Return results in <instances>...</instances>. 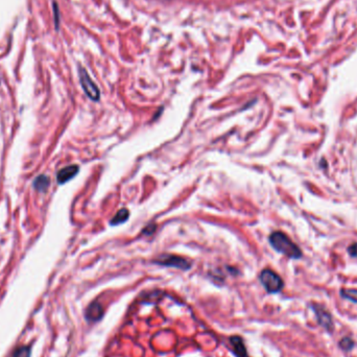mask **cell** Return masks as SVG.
<instances>
[{"instance_id":"cell-16","label":"cell","mask_w":357,"mask_h":357,"mask_svg":"<svg viewBox=\"0 0 357 357\" xmlns=\"http://www.w3.org/2000/svg\"><path fill=\"white\" fill-rule=\"evenodd\" d=\"M145 230L143 231L144 233L146 234H152L154 233V232L156 231V225H154V223H151V225H148L146 228H144Z\"/></svg>"},{"instance_id":"cell-13","label":"cell","mask_w":357,"mask_h":357,"mask_svg":"<svg viewBox=\"0 0 357 357\" xmlns=\"http://www.w3.org/2000/svg\"><path fill=\"white\" fill-rule=\"evenodd\" d=\"M29 356H30L29 347L22 346V347H19L17 350L15 351L13 357H29Z\"/></svg>"},{"instance_id":"cell-4","label":"cell","mask_w":357,"mask_h":357,"mask_svg":"<svg viewBox=\"0 0 357 357\" xmlns=\"http://www.w3.org/2000/svg\"><path fill=\"white\" fill-rule=\"evenodd\" d=\"M79 77H80L82 88L85 91L86 95L94 102L99 101L101 92H99L98 87L95 85V82L92 81V79L90 78L87 70L85 68H82V66H80L79 67Z\"/></svg>"},{"instance_id":"cell-7","label":"cell","mask_w":357,"mask_h":357,"mask_svg":"<svg viewBox=\"0 0 357 357\" xmlns=\"http://www.w3.org/2000/svg\"><path fill=\"white\" fill-rule=\"evenodd\" d=\"M230 344H231L232 351H233V353L235 354L236 357H248L245 342L242 337L238 335L231 336Z\"/></svg>"},{"instance_id":"cell-11","label":"cell","mask_w":357,"mask_h":357,"mask_svg":"<svg viewBox=\"0 0 357 357\" xmlns=\"http://www.w3.org/2000/svg\"><path fill=\"white\" fill-rule=\"evenodd\" d=\"M338 347H339L340 349H342L343 351H345V352H349V351H351L352 349L355 347V342H354V340H353L351 337L345 336V337H343L342 339L339 340Z\"/></svg>"},{"instance_id":"cell-1","label":"cell","mask_w":357,"mask_h":357,"mask_svg":"<svg viewBox=\"0 0 357 357\" xmlns=\"http://www.w3.org/2000/svg\"><path fill=\"white\" fill-rule=\"evenodd\" d=\"M270 244L277 252L289 257V258L299 259L302 257V251L300 250V247L282 232L277 231L272 233L270 236Z\"/></svg>"},{"instance_id":"cell-9","label":"cell","mask_w":357,"mask_h":357,"mask_svg":"<svg viewBox=\"0 0 357 357\" xmlns=\"http://www.w3.org/2000/svg\"><path fill=\"white\" fill-rule=\"evenodd\" d=\"M129 218H130L129 210L123 208L115 214V217L111 220L110 223L112 226H118V225H120V223L126 222Z\"/></svg>"},{"instance_id":"cell-5","label":"cell","mask_w":357,"mask_h":357,"mask_svg":"<svg viewBox=\"0 0 357 357\" xmlns=\"http://www.w3.org/2000/svg\"><path fill=\"white\" fill-rule=\"evenodd\" d=\"M310 308L314 312L315 317H317L319 325H321L328 332L333 331V329H334L333 320H332V315L326 308H324L322 305H320L318 303H311Z\"/></svg>"},{"instance_id":"cell-6","label":"cell","mask_w":357,"mask_h":357,"mask_svg":"<svg viewBox=\"0 0 357 357\" xmlns=\"http://www.w3.org/2000/svg\"><path fill=\"white\" fill-rule=\"evenodd\" d=\"M104 308L98 302H92L86 309V319L90 323L98 322L103 318Z\"/></svg>"},{"instance_id":"cell-10","label":"cell","mask_w":357,"mask_h":357,"mask_svg":"<svg viewBox=\"0 0 357 357\" xmlns=\"http://www.w3.org/2000/svg\"><path fill=\"white\" fill-rule=\"evenodd\" d=\"M49 179L46 176H40L36 179L34 186L38 190V192H45V190L49 187Z\"/></svg>"},{"instance_id":"cell-3","label":"cell","mask_w":357,"mask_h":357,"mask_svg":"<svg viewBox=\"0 0 357 357\" xmlns=\"http://www.w3.org/2000/svg\"><path fill=\"white\" fill-rule=\"evenodd\" d=\"M154 263L164 265V267H170V268H176L183 271H187L192 268V262L189 260L183 258L181 256L177 255H170V254H162L159 257H157V259L154 260Z\"/></svg>"},{"instance_id":"cell-14","label":"cell","mask_w":357,"mask_h":357,"mask_svg":"<svg viewBox=\"0 0 357 357\" xmlns=\"http://www.w3.org/2000/svg\"><path fill=\"white\" fill-rule=\"evenodd\" d=\"M54 13H55V29H59L60 14H59V6L56 5V3H54Z\"/></svg>"},{"instance_id":"cell-8","label":"cell","mask_w":357,"mask_h":357,"mask_svg":"<svg viewBox=\"0 0 357 357\" xmlns=\"http://www.w3.org/2000/svg\"><path fill=\"white\" fill-rule=\"evenodd\" d=\"M79 172V166L78 165H69L66 167L62 168L56 174L57 182L60 184H64L66 182L70 181L73 177H76Z\"/></svg>"},{"instance_id":"cell-15","label":"cell","mask_w":357,"mask_h":357,"mask_svg":"<svg viewBox=\"0 0 357 357\" xmlns=\"http://www.w3.org/2000/svg\"><path fill=\"white\" fill-rule=\"evenodd\" d=\"M348 252L352 257H357V244H352L349 247Z\"/></svg>"},{"instance_id":"cell-2","label":"cell","mask_w":357,"mask_h":357,"mask_svg":"<svg viewBox=\"0 0 357 357\" xmlns=\"http://www.w3.org/2000/svg\"><path fill=\"white\" fill-rule=\"evenodd\" d=\"M261 284L270 294H277L283 288L284 282L281 277L272 270H263L259 276Z\"/></svg>"},{"instance_id":"cell-12","label":"cell","mask_w":357,"mask_h":357,"mask_svg":"<svg viewBox=\"0 0 357 357\" xmlns=\"http://www.w3.org/2000/svg\"><path fill=\"white\" fill-rule=\"evenodd\" d=\"M340 296L346 299V300H349L353 303H357V289L343 288L340 290Z\"/></svg>"}]
</instances>
